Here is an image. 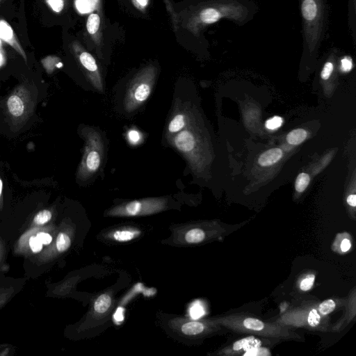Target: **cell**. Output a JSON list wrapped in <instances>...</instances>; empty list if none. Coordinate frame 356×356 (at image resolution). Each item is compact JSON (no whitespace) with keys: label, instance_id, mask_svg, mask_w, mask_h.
<instances>
[{"label":"cell","instance_id":"cell-1","mask_svg":"<svg viewBox=\"0 0 356 356\" xmlns=\"http://www.w3.org/2000/svg\"><path fill=\"white\" fill-rule=\"evenodd\" d=\"M258 12L254 0H199L185 10L179 24L196 39L209 26L225 19L238 26L250 22Z\"/></svg>","mask_w":356,"mask_h":356},{"label":"cell","instance_id":"cell-2","mask_svg":"<svg viewBox=\"0 0 356 356\" xmlns=\"http://www.w3.org/2000/svg\"><path fill=\"white\" fill-rule=\"evenodd\" d=\"M214 323L236 334L252 335L273 341H304L302 335L291 327L273 321H264L245 312L227 314L211 319Z\"/></svg>","mask_w":356,"mask_h":356},{"label":"cell","instance_id":"cell-3","mask_svg":"<svg viewBox=\"0 0 356 356\" xmlns=\"http://www.w3.org/2000/svg\"><path fill=\"white\" fill-rule=\"evenodd\" d=\"M301 17L303 62L313 64L324 40L328 15L327 0H298Z\"/></svg>","mask_w":356,"mask_h":356},{"label":"cell","instance_id":"cell-4","mask_svg":"<svg viewBox=\"0 0 356 356\" xmlns=\"http://www.w3.org/2000/svg\"><path fill=\"white\" fill-rule=\"evenodd\" d=\"M74 234V225L68 218L57 222V229L51 242L38 254L24 259V276L28 280L37 279L47 273L70 250Z\"/></svg>","mask_w":356,"mask_h":356},{"label":"cell","instance_id":"cell-5","mask_svg":"<svg viewBox=\"0 0 356 356\" xmlns=\"http://www.w3.org/2000/svg\"><path fill=\"white\" fill-rule=\"evenodd\" d=\"M57 222L44 227L30 228L17 234L11 243L13 255L26 259L40 252L53 240Z\"/></svg>","mask_w":356,"mask_h":356},{"label":"cell","instance_id":"cell-6","mask_svg":"<svg viewBox=\"0 0 356 356\" xmlns=\"http://www.w3.org/2000/svg\"><path fill=\"white\" fill-rule=\"evenodd\" d=\"M85 146L76 178L81 181L90 179L100 168L104 156V143L101 134L94 128L82 130Z\"/></svg>","mask_w":356,"mask_h":356},{"label":"cell","instance_id":"cell-7","mask_svg":"<svg viewBox=\"0 0 356 356\" xmlns=\"http://www.w3.org/2000/svg\"><path fill=\"white\" fill-rule=\"evenodd\" d=\"M158 74V67L148 64L141 68L128 84L123 101L124 110L131 113L143 104L150 96Z\"/></svg>","mask_w":356,"mask_h":356},{"label":"cell","instance_id":"cell-8","mask_svg":"<svg viewBox=\"0 0 356 356\" xmlns=\"http://www.w3.org/2000/svg\"><path fill=\"white\" fill-rule=\"evenodd\" d=\"M317 311V306L306 305L295 307L284 313L273 321L291 328L301 327L309 330L327 332L328 320L323 318Z\"/></svg>","mask_w":356,"mask_h":356},{"label":"cell","instance_id":"cell-9","mask_svg":"<svg viewBox=\"0 0 356 356\" xmlns=\"http://www.w3.org/2000/svg\"><path fill=\"white\" fill-rule=\"evenodd\" d=\"M167 199L149 197L136 200L113 207L108 211L110 216L129 217L153 214L164 210Z\"/></svg>","mask_w":356,"mask_h":356},{"label":"cell","instance_id":"cell-10","mask_svg":"<svg viewBox=\"0 0 356 356\" xmlns=\"http://www.w3.org/2000/svg\"><path fill=\"white\" fill-rule=\"evenodd\" d=\"M77 61L90 84L100 92H104L102 73L95 57L79 42L74 44Z\"/></svg>","mask_w":356,"mask_h":356},{"label":"cell","instance_id":"cell-11","mask_svg":"<svg viewBox=\"0 0 356 356\" xmlns=\"http://www.w3.org/2000/svg\"><path fill=\"white\" fill-rule=\"evenodd\" d=\"M102 6L88 15L86 29L90 41L92 42L93 47L96 49L98 56L102 58V41H103V19L102 17Z\"/></svg>","mask_w":356,"mask_h":356},{"label":"cell","instance_id":"cell-12","mask_svg":"<svg viewBox=\"0 0 356 356\" xmlns=\"http://www.w3.org/2000/svg\"><path fill=\"white\" fill-rule=\"evenodd\" d=\"M28 279L6 275L0 277V311L24 289Z\"/></svg>","mask_w":356,"mask_h":356},{"label":"cell","instance_id":"cell-13","mask_svg":"<svg viewBox=\"0 0 356 356\" xmlns=\"http://www.w3.org/2000/svg\"><path fill=\"white\" fill-rule=\"evenodd\" d=\"M13 237V232L7 220L0 221V277L5 275L10 269L8 258Z\"/></svg>","mask_w":356,"mask_h":356},{"label":"cell","instance_id":"cell-14","mask_svg":"<svg viewBox=\"0 0 356 356\" xmlns=\"http://www.w3.org/2000/svg\"><path fill=\"white\" fill-rule=\"evenodd\" d=\"M58 217V213L55 206L39 209L24 224L17 235L30 228L41 227L54 223L57 221Z\"/></svg>","mask_w":356,"mask_h":356},{"label":"cell","instance_id":"cell-15","mask_svg":"<svg viewBox=\"0 0 356 356\" xmlns=\"http://www.w3.org/2000/svg\"><path fill=\"white\" fill-rule=\"evenodd\" d=\"M263 340L255 338L254 336L248 335L247 337L235 341L234 343L226 346L217 353L219 355H234L241 354V351H248L254 348L261 346Z\"/></svg>","mask_w":356,"mask_h":356},{"label":"cell","instance_id":"cell-16","mask_svg":"<svg viewBox=\"0 0 356 356\" xmlns=\"http://www.w3.org/2000/svg\"><path fill=\"white\" fill-rule=\"evenodd\" d=\"M190 124V116L184 105L177 107L172 113L168 126L165 136L168 138L182 131Z\"/></svg>","mask_w":356,"mask_h":356},{"label":"cell","instance_id":"cell-17","mask_svg":"<svg viewBox=\"0 0 356 356\" xmlns=\"http://www.w3.org/2000/svg\"><path fill=\"white\" fill-rule=\"evenodd\" d=\"M9 114L15 119L22 118L26 113V100L19 92H13L7 100Z\"/></svg>","mask_w":356,"mask_h":356},{"label":"cell","instance_id":"cell-18","mask_svg":"<svg viewBox=\"0 0 356 356\" xmlns=\"http://www.w3.org/2000/svg\"><path fill=\"white\" fill-rule=\"evenodd\" d=\"M282 156V149L280 148H273L261 154L259 157L258 162L261 166H268L277 163L280 160Z\"/></svg>","mask_w":356,"mask_h":356},{"label":"cell","instance_id":"cell-19","mask_svg":"<svg viewBox=\"0 0 356 356\" xmlns=\"http://www.w3.org/2000/svg\"><path fill=\"white\" fill-rule=\"evenodd\" d=\"M356 0L348 1V23L353 43L356 39Z\"/></svg>","mask_w":356,"mask_h":356},{"label":"cell","instance_id":"cell-20","mask_svg":"<svg viewBox=\"0 0 356 356\" xmlns=\"http://www.w3.org/2000/svg\"><path fill=\"white\" fill-rule=\"evenodd\" d=\"M75 6L81 13H90L102 6L101 0H76Z\"/></svg>","mask_w":356,"mask_h":356},{"label":"cell","instance_id":"cell-21","mask_svg":"<svg viewBox=\"0 0 356 356\" xmlns=\"http://www.w3.org/2000/svg\"><path fill=\"white\" fill-rule=\"evenodd\" d=\"M140 234V232L135 229H121L114 232L112 237L120 242L129 241Z\"/></svg>","mask_w":356,"mask_h":356},{"label":"cell","instance_id":"cell-22","mask_svg":"<svg viewBox=\"0 0 356 356\" xmlns=\"http://www.w3.org/2000/svg\"><path fill=\"white\" fill-rule=\"evenodd\" d=\"M111 305V298L108 294L100 295L94 303V309L99 314L106 312Z\"/></svg>","mask_w":356,"mask_h":356},{"label":"cell","instance_id":"cell-23","mask_svg":"<svg viewBox=\"0 0 356 356\" xmlns=\"http://www.w3.org/2000/svg\"><path fill=\"white\" fill-rule=\"evenodd\" d=\"M205 232L200 228L188 230L185 234V241L188 243H198L205 238Z\"/></svg>","mask_w":356,"mask_h":356},{"label":"cell","instance_id":"cell-24","mask_svg":"<svg viewBox=\"0 0 356 356\" xmlns=\"http://www.w3.org/2000/svg\"><path fill=\"white\" fill-rule=\"evenodd\" d=\"M307 131L302 129H297L291 131L286 136V140L289 144L298 145L307 137Z\"/></svg>","mask_w":356,"mask_h":356},{"label":"cell","instance_id":"cell-25","mask_svg":"<svg viewBox=\"0 0 356 356\" xmlns=\"http://www.w3.org/2000/svg\"><path fill=\"white\" fill-rule=\"evenodd\" d=\"M337 307V302L333 299H327L317 305L318 312L323 316L332 313Z\"/></svg>","mask_w":356,"mask_h":356},{"label":"cell","instance_id":"cell-26","mask_svg":"<svg viewBox=\"0 0 356 356\" xmlns=\"http://www.w3.org/2000/svg\"><path fill=\"white\" fill-rule=\"evenodd\" d=\"M165 3L166 10L170 18L172 26L175 31H177L179 29L178 13L175 11L171 0H163Z\"/></svg>","mask_w":356,"mask_h":356},{"label":"cell","instance_id":"cell-27","mask_svg":"<svg viewBox=\"0 0 356 356\" xmlns=\"http://www.w3.org/2000/svg\"><path fill=\"white\" fill-rule=\"evenodd\" d=\"M13 32L11 27L4 21L0 22V38L5 41L11 43Z\"/></svg>","mask_w":356,"mask_h":356},{"label":"cell","instance_id":"cell-28","mask_svg":"<svg viewBox=\"0 0 356 356\" xmlns=\"http://www.w3.org/2000/svg\"><path fill=\"white\" fill-rule=\"evenodd\" d=\"M309 181V176L307 173H300L296 181V190L300 193L303 192L307 187Z\"/></svg>","mask_w":356,"mask_h":356},{"label":"cell","instance_id":"cell-29","mask_svg":"<svg viewBox=\"0 0 356 356\" xmlns=\"http://www.w3.org/2000/svg\"><path fill=\"white\" fill-rule=\"evenodd\" d=\"M314 280V275H307L300 281L299 285L300 289L303 291H309L313 286Z\"/></svg>","mask_w":356,"mask_h":356},{"label":"cell","instance_id":"cell-30","mask_svg":"<svg viewBox=\"0 0 356 356\" xmlns=\"http://www.w3.org/2000/svg\"><path fill=\"white\" fill-rule=\"evenodd\" d=\"M282 124V118L279 116H275L266 122V127L268 129H275L279 128Z\"/></svg>","mask_w":356,"mask_h":356},{"label":"cell","instance_id":"cell-31","mask_svg":"<svg viewBox=\"0 0 356 356\" xmlns=\"http://www.w3.org/2000/svg\"><path fill=\"white\" fill-rule=\"evenodd\" d=\"M204 312L202 306L197 302L193 305L191 307L190 314L193 318H200L204 314Z\"/></svg>","mask_w":356,"mask_h":356},{"label":"cell","instance_id":"cell-32","mask_svg":"<svg viewBox=\"0 0 356 356\" xmlns=\"http://www.w3.org/2000/svg\"><path fill=\"white\" fill-rule=\"evenodd\" d=\"M132 5L140 12H145L149 6V0H129Z\"/></svg>","mask_w":356,"mask_h":356},{"label":"cell","instance_id":"cell-33","mask_svg":"<svg viewBox=\"0 0 356 356\" xmlns=\"http://www.w3.org/2000/svg\"><path fill=\"white\" fill-rule=\"evenodd\" d=\"M341 68L344 72H348L353 67V60L350 56H345L340 60Z\"/></svg>","mask_w":356,"mask_h":356},{"label":"cell","instance_id":"cell-34","mask_svg":"<svg viewBox=\"0 0 356 356\" xmlns=\"http://www.w3.org/2000/svg\"><path fill=\"white\" fill-rule=\"evenodd\" d=\"M48 2L51 8L56 13L62 11L64 8V0H48Z\"/></svg>","mask_w":356,"mask_h":356},{"label":"cell","instance_id":"cell-35","mask_svg":"<svg viewBox=\"0 0 356 356\" xmlns=\"http://www.w3.org/2000/svg\"><path fill=\"white\" fill-rule=\"evenodd\" d=\"M127 137L131 144L138 143L141 138L140 134L137 130H130L128 132Z\"/></svg>","mask_w":356,"mask_h":356},{"label":"cell","instance_id":"cell-36","mask_svg":"<svg viewBox=\"0 0 356 356\" xmlns=\"http://www.w3.org/2000/svg\"><path fill=\"white\" fill-rule=\"evenodd\" d=\"M341 250L343 252H348L351 248V242L348 238H344L341 243Z\"/></svg>","mask_w":356,"mask_h":356},{"label":"cell","instance_id":"cell-37","mask_svg":"<svg viewBox=\"0 0 356 356\" xmlns=\"http://www.w3.org/2000/svg\"><path fill=\"white\" fill-rule=\"evenodd\" d=\"M347 203L350 206L355 207L356 206V195L355 194L350 195L347 197Z\"/></svg>","mask_w":356,"mask_h":356},{"label":"cell","instance_id":"cell-38","mask_svg":"<svg viewBox=\"0 0 356 356\" xmlns=\"http://www.w3.org/2000/svg\"><path fill=\"white\" fill-rule=\"evenodd\" d=\"M2 62H3V58H2V56H1V54L0 53V65H1Z\"/></svg>","mask_w":356,"mask_h":356},{"label":"cell","instance_id":"cell-39","mask_svg":"<svg viewBox=\"0 0 356 356\" xmlns=\"http://www.w3.org/2000/svg\"><path fill=\"white\" fill-rule=\"evenodd\" d=\"M0 44H1V41H0Z\"/></svg>","mask_w":356,"mask_h":356}]
</instances>
